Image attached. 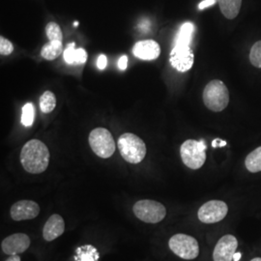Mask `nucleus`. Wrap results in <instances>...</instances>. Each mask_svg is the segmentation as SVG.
<instances>
[{
  "label": "nucleus",
  "mask_w": 261,
  "mask_h": 261,
  "mask_svg": "<svg viewBox=\"0 0 261 261\" xmlns=\"http://www.w3.org/2000/svg\"><path fill=\"white\" fill-rule=\"evenodd\" d=\"M49 157L47 145L41 140H29L20 152L22 167L32 174L43 173L48 167Z\"/></svg>",
  "instance_id": "obj_1"
},
{
  "label": "nucleus",
  "mask_w": 261,
  "mask_h": 261,
  "mask_svg": "<svg viewBox=\"0 0 261 261\" xmlns=\"http://www.w3.org/2000/svg\"><path fill=\"white\" fill-rule=\"evenodd\" d=\"M117 145L123 159L130 164H140L146 156L144 141L134 134H123L118 139Z\"/></svg>",
  "instance_id": "obj_2"
},
{
  "label": "nucleus",
  "mask_w": 261,
  "mask_h": 261,
  "mask_svg": "<svg viewBox=\"0 0 261 261\" xmlns=\"http://www.w3.org/2000/svg\"><path fill=\"white\" fill-rule=\"evenodd\" d=\"M203 102L212 112L224 111L229 103V92L225 84L219 80L210 82L203 91Z\"/></svg>",
  "instance_id": "obj_3"
},
{
  "label": "nucleus",
  "mask_w": 261,
  "mask_h": 261,
  "mask_svg": "<svg viewBox=\"0 0 261 261\" xmlns=\"http://www.w3.org/2000/svg\"><path fill=\"white\" fill-rule=\"evenodd\" d=\"M204 140H188L180 147V155L185 166L191 169L201 168L206 161Z\"/></svg>",
  "instance_id": "obj_4"
},
{
  "label": "nucleus",
  "mask_w": 261,
  "mask_h": 261,
  "mask_svg": "<svg viewBox=\"0 0 261 261\" xmlns=\"http://www.w3.org/2000/svg\"><path fill=\"white\" fill-rule=\"evenodd\" d=\"M134 214L140 221L147 224H157L162 222L167 215L166 207L156 200L142 199L134 207Z\"/></svg>",
  "instance_id": "obj_5"
},
{
  "label": "nucleus",
  "mask_w": 261,
  "mask_h": 261,
  "mask_svg": "<svg viewBox=\"0 0 261 261\" xmlns=\"http://www.w3.org/2000/svg\"><path fill=\"white\" fill-rule=\"evenodd\" d=\"M89 144L94 153L100 158L112 157L115 152V142L111 132L105 128H96L89 135Z\"/></svg>",
  "instance_id": "obj_6"
},
{
  "label": "nucleus",
  "mask_w": 261,
  "mask_h": 261,
  "mask_svg": "<svg viewBox=\"0 0 261 261\" xmlns=\"http://www.w3.org/2000/svg\"><path fill=\"white\" fill-rule=\"evenodd\" d=\"M168 247L171 252L186 260L195 259L199 254V246L196 238L187 234L173 235L169 239Z\"/></svg>",
  "instance_id": "obj_7"
},
{
  "label": "nucleus",
  "mask_w": 261,
  "mask_h": 261,
  "mask_svg": "<svg viewBox=\"0 0 261 261\" xmlns=\"http://www.w3.org/2000/svg\"><path fill=\"white\" fill-rule=\"evenodd\" d=\"M228 213V206L223 200H210L197 212L198 220L204 224H215L223 221Z\"/></svg>",
  "instance_id": "obj_8"
},
{
  "label": "nucleus",
  "mask_w": 261,
  "mask_h": 261,
  "mask_svg": "<svg viewBox=\"0 0 261 261\" xmlns=\"http://www.w3.org/2000/svg\"><path fill=\"white\" fill-rule=\"evenodd\" d=\"M169 61L171 66L178 72L184 73L189 71L194 65L195 61L194 53L190 44L175 43V46L170 53Z\"/></svg>",
  "instance_id": "obj_9"
},
{
  "label": "nucleus",
  "mask_w": 261,
  "mask_h": 261,
  "mask_svg": "<svg viewBox=\"0 0 261 261\" xmlns=\"http://www.w3.org/2000/svg\"><path fill=\"white\" fill-rule=\"evenodd\" d=\"M237 248V238L231 234L224 235L215 246L213 259L214 261H233Z\"/></svg>",
  "instance_id": "obj_10"
},
{
  "label": "nucleus",
  "mask_w": 261,
  "mask_h": 261,
  "mask_svg": "<svg viewBox=\"0 0 261 261\" xmlns=\"http://www.w3.org/2000/svg\"><path fill=\"white\" fill-rule=\"evenodd\" d=\"M40 213V206L33 200H19L13 204L10 210L11 218L16 221H28L35 219Z\"/></svg>",
  "instance_id": "obj_11"
},
{
  "label": "nucleus",
  "mask_w": 261,
  "mask_h": 261,
  "mask_svg": "<svg viewBox=\"0 0 261 261\" xmlns=\"http://www.w3.org/2000/svg\"><path fill=\"white\" fill-rule=\"evenodd\" d=\"M30 246V239L27 234L15 233L6 237L1 242L2 252L9 255L25 252Z\"/></svg>",
  "instance_id": "obj_12"
},
{
  "label": "nucleus",
  "mask_w": 261,
  "mask_h": 261,
  "mask_svg": "<svg viewBox=\"0 0 261 261\" xmlns=\"http://www.w3.org/2000/svg\"><path fill=\"white\" fill-rule=\"evenodd\" d=\"M133 54L141 60H155L161 55V47L154 40L140 41L133 47Z\"/></svg>",
  "instance_id": "obj_13"
},
{
  "label": "nucleus",
  "mask_w": 261,
  "mask_h": 261,
  "mask_svg": "<svg viewBox=\"0 0 261 261\" xmlns=\"http://www.w3.org/2000/svg\"><path fill=\"white\" fill-rule=\"evenodd\" d=\"M65 231V222L63 218L58 214L51 215L47 219L45 226L43 228V237L44 239L50 242L56 240L61 236Z\"/></svg>",
  "instance_id": "obj_14"
},
{
  "label": "nucleus",
  "mask_w": 261,
  "mask_h": 261,
  "mask_svg": "<svg viewBox=\"0 0 261 261\" xmlns=\"http://www.w3.org/2000/svg\"><path fill=\"white\" fill-rule=\"evenodd\" d=\"M64 60L69 65H81L84 64L87 60V54L84 48H75V43H70L66 47L64 53Z\"/></svg>",
  "instance_id": "obj_15"
},
{
  "label": "nucleus",
  "mask_w": 261,
  "mask_h": 261,
  "mask_svg": "<svg viewBox=\"0 0 261 261\" xmlns=\"http://www.w3.org/2000/svg\"><path fill=\"white\" fill-rule=\"evenodd\" d=\"M220 8L226 19H233L238 16L242 0H218Z\"/></svg>",
  "instance_id": "obj_16"
},
{
  "label": "nucleus",
  "mask_w": 261,
  "mask_h": 261,
  "mask_svg": "<svg viewBox=\"0 0 261 261\" xmlns=\"http://www.w3.org/2000/svg\"><path fill=\"white\" fill-rule=\"evenodd\" d=\"M63 51V45L60 41H49L44 45L41 50V56L47 60H55Z\"/></svg>",
  "instance_id": "obj_17"
},
{
  "label": "nucleus",
  "mask_w": 261,
  "mask_h": 261,
  "mask_svg": "<svg viewBox=\"0 0 261 261\" xmlns=\"http://www.w3.org/2000/svg\"><path fill=\"white\" fill-rule=\"evenodd\" d=\"M75 261H98L99 252L92 245H85L75 250Z\"/></svg>",
  "instance_id": "obj_18"
},
{
  "label": "nucleus",
  "mask_w": 261,
  "mask_h": 261,
  "mask_svg": "<svg viewBox=\"0 0 261 261\" xmlns=\"http://www.w3.org/2000/svg\"><path fill=\"white\" fill-rule=\"evenodd\" d=\"M246 168L252 172L256 173L261 171V146L252 151L245 160Z\"/></svg>",
  "instance_id": "obj_19"
},
{
  "label": "nucleus",
  "mask_w": 261,
  "mask_h": 261,
  "mask_svg": "<svg viewBox=\"0 0 261 261\" xmlns=\"http://www.w3.org/2000/svg\"><path fill=\"white\" fill-rule=\"evenodd\" d=\"M194 31H195V25L192 22H185L178 31L177 36L175 38V43H183V44L191 45Z\"/></svg>",
  "instance_id": "obj_20"
},
{
  "label": "nucleus",
  "mask_w": 261,
  "mask_h": 261,
  "mask_svg": "<svg viewBox=\"0 0 261 261\" xmlns=\"http://www.w3.org/2000/svg\"><path fill=\"white\" fill-rule=\"evenodd\" d=\"M56 107V95L51 91H46L40 98V109L44 113L53 112Z\"/></svg>",
  "instance_id": "obj_21"
},
{
  "label": "nucleus",
  "mask_w": 261,
  "mask_h": 261,
  "mask_svg": "<svg viewBox=\"0 0 261 261\" xmlns=\"http://www.w3.org/2000/svg\"><path fill=\"white\" fill-rule=\"evenodd\" d=\"M34 115L35 111L34 107L31 103H25L22 107V113H21V124L25 127H30L34 122Z\"/></svg>",
  "instance_id": "obj_22"
},
{
  "label": "nucleus",
  "mask_w": 261,
  "mask_h": 261,
  "mask_svg": "<svg viewBox=\"0 0 261 261\" xmlns=\"http://www.w3.org/2000/svg\"><path fill=\"white\" fill-rule=\"evenodd\" d=\"M46 33L49 41H60L63 40V34L61 28L56 22H49L46 27Z\"/></svg>",
  "instance_id": "obj_23"
},
{
  "label": "nucleus",
  "mask_w": 261,
  "mask_h": 261,
  "mask_svg": "<svg viewBox=\"0 0 261 261\" xmlns=\"http://www.w3.org/2000/svg\"><path fill=\"white\" fill-rule=\"evenodd\" d=\"M250 61L252 66L256 68H261V41L256 42L251 49Z\"/></svg>",
  "instance_id": "obj_24"
},
{
  "label": "nucleus",
  "mask_w": 261,
  "mask_h": 261,
  "mask_svg": "<svg viewBox=\"0 0 261 261\" xmlns=\"http://www.w3.org/2000/svg\"><path fill=\"white\" fill-rule=\"evenodd\" d=\"M14 50L13 44L6 38L0 37V54L1 56H9Z\"/></svg>",
  "instance_id": "obj_25"
},
{
  "label": "nucleus",
  "mask_w": 261,
  "mask_h": 261,
  "mask_svg": "<svg viewBox=\"0 0 261 261\" xmlns=\"http://www.w3.org/2000/svg\"><path fill=\"white\" fill-rule=\"evenodd\" d=\"M216 1H217V0H203V1H201V2L199 3L198 9L203 10L205 9V8H208V7H210V6H213L215 3H216Z\"/></svg>",
  "instance_id": "obj_26"
},
{
  "label": "nucleus",
  "mask_w": 261,
  "mask_h": 261,
  "mask_svg": "<svg viewBox=\"0 0 261 261\" xmlns=\"http://www.w3.org/2000/svg\"><path fill=\"white\" fill-rule=\"evenodd\" d=\"M107 63H108L107 56H103V55H101V56H99L98 61H97V66H98V68L100 70H103L107 67Z\"/></svg>",
  "instance_id": "obj_27"
},
{
  "label": "nucleus",
  "mask_w": 261,
  "mask_h": 261,
  "mask_svg": "<svg viewBox=\"0 0 261 261\" xmlns=\"http://www.w3.org/2000/svg\"><path fill=\"white\" fill-rule=\"evenodd\" d=\"M127 65H128V57L126 56H123L118 61V67H119L120 70L124 71V70L127 69Z\"/></svg>",
  "instance_id": "obj_28"
},
{
  "label": "nucleus",
  "mask_w": 261,
  "mask_h": 261,
  "mask_svg": "<svg viewBox=\"0 0 261 261\" xmlns=\"http://www.w3.org/2000/svg\"><path fill=\"white\" fill-rule=\"evenodd\" d=\"M226 145V141H224V140H220V139H216V140H213V142H212V146L216 148V147H223V146H225Z\"/></svg>",
  "instance_id": "obj_29"
},
{
  "label": "nucleus",
  "mask_w": 261,
  "mask_h": 261,
  "mask_svg": "<svg viewBox=\"0 0 261 261\" xmlns=\"http://www.w3.org/2000/svg\"><path fill=\"white\" fill-rule=\"evenodd\" d=\"M150 27V22L147 20V19H143V20H141L140 21V24H139V28H141V29H143V30H145V28H149Z\"/></svg>",
  "instance_id": "obj_30"
},
{
  "label": "nucleus",
  "mask_w": 261,
  "mask_h": 261,
  "mask_svg": "<svg viewBox=\"0 0 261 261\" xmlns=\"http://www.w3.org/2000/svg\"><path fill=\"white\" fill-rule=\"evenodd\" d=\"M5 261H20V257L19 254H13V255H10V257Z\"/></svg>",
  "instance_id": "obj_31"
},
{
  "label": "nucleus",
  "mask_w": 261,
  "mask_h": 261,
  "mask_svg": "<svg viewBox=\"0 0 261 261\" xmlns=\"http://www.w3.org/2000/svg\"><path fill=\"white\" fill-rule=\"evenodd\" d=\"M240 257H241V253H235V255H234V261H238L239 259H240Z\"/></svg>",
  "instance_id": "obj_32"
},
{
  "label": "nucleus",
  "mask_w": 261,
  "mask_h": 261,
  "mask_svg": "<svg viewBox=\"0 0 261 261\" xmlns=\"http://www.w3.org/2000/svg\"><path fill=\"white\" fill-rule=\"evenodd\" d=\"M251 261H261V257H254Z\"/></svg>",
  "instance_id": "obj_33"
},
{
  "label": "nucleus",
  "mask_w": 261,
  "mask_h": 261,
  "mask_svg": "<svg viewBox=\"0 0 261 261\" xmlns=\"http://www.w3.org/2000/svg\"><path fill=\"white\" fill-rule=\"evenodd\" d=\"M74 25H75V28L79 25V22L77 21H75V23H74Z\"/></svg>",
  "instance_id": "obj_34"
}]
</instances>
